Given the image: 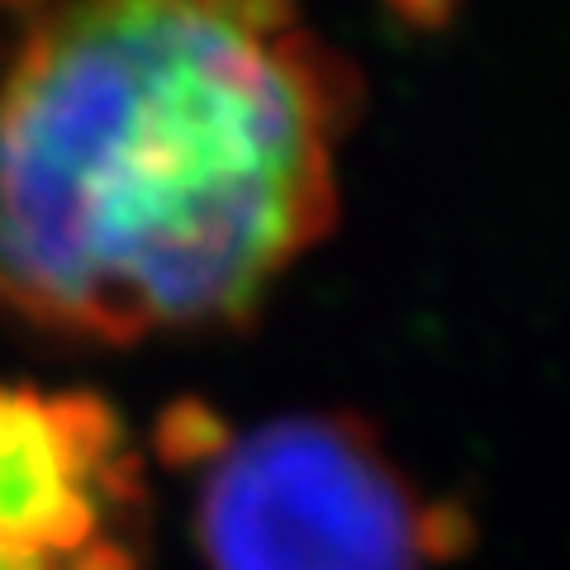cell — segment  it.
<instances>
[{"instance_id": "cell-1", "label": "cell", "mask_w": 570, "mask_h": 570, "mask_svg": "<svg viewBox=\"0 0 570 570\" xmlns=\"http://www.w3.org/2000/svg\"><path fill=\"white\" fill-rule=\"evenodd\" d=\"M356 100L299 0H52L0 81V309L100 347L253 328L337 224Z\"/></svg>"}, {"instance_id": "cell-2", "label": "cell", "mask_w": 570, "mask_h": 570, "mask_svg": "<svg viewBox=\"0 0 570 570\" xmlns=\"http://www.w3.org/2000/svg\"><path fill=\"white\" fill-rule=\"evenodd\" d=\"M419 504L362 414H295L234 442L195 504L205 570H423Z\"/></svg>"}, {"instance_id": "cell-3", "label": "cell", "mask_w": 570, "mask_h": 570, "mask_svg": "<svg viewBox=\"0 0 570 570\" xmlns=\"http://www.w3.org/2000/svg\"><path fill=\"white\" fill-rule=\"evenodd\" d=\"M138 504V452L96 390L0 385V547L62 561L100 538L105 513Z\"/></svg>"}, {"instance_id": "cell-4", "label": "cell", "mask_w": 570, "mask_h": 570, "mask_svg": "<svg viewBox=\"0 0 570 570\" xmlns=\"http://www.w3.org/2000/svg\"><path fill=\"white\" fill-rule=\"evenodd\" d=\"M234 442L238 438H234V428H228V419L200 395L171 400L153 423V456L171 471L214 466Z\"/></svg>"}, {"instance_id": "cell-5", "label": "cell", "mask_w": 570, "mask_h": 570, "mask_svg": "<svg viewBox=\"0 0 570 570\" xmlns=\"http://www.w3.org/2000/svg\"><path fill=\"white\" fill-rule=\"evenodd\" d=\"M480 538L475 513L461 499H438V504H419V523H414V542L419 557L433 566H452L461 557H471V547Z\"/></svg>"}, {"instance_id": "cell-6", "label": "cell", "mask_w": 570, "mask_h": 570, "mask_svg": "<svg viewBox=\"0 0 570 570\" xmlns=\"http://www.w3.org/2000/svg\"><path fill=\"white\" fill-rule=\"evenodd\" d=\"M58 570H142L138 566V551L119 538H96L86 542L81 551H71V557L58 561Z\"/></svg>"}, {"instance_id": "cell-7", "label": "cell", "mask_w": 570, "mask_h": 570, "mask_svg": "<svg viewBox=\"0 0 570 570\" xmlns=\"http://www.w3.org/2000/svg\"><path fill=\"white\" fill-rule=\"evenodd\" d=\"M390 10H400L409 24H438L452 10V0H390Z\"/></svg>"}, {"instance_id": "cell-8", "label": "cell", "mask_w": 570, "mask_h": 570, "mask_svg": "<svg viewBox=\"0 0 570 570\" xmlns=\"http://www.w3.org/2000/svg\"><path fill=\"white\" fill-rule=\"evenodd\" d=\"M0 570H58V561L29 547H0Z\"/></svg>"}, {"instance_id": "cell-9", "label": "cell", "mask_w": 570, "mask_h": 570, "mask_svg": "<svg viewBox=\"0 0 570 570\" xmlns=\"http://www.w3.org/2000/svg\"><path fill=\"white\" fill-rule=\"evenodd\" d=\"M52 0H0V14H43Z\"/></svg>"}]
</instances>
